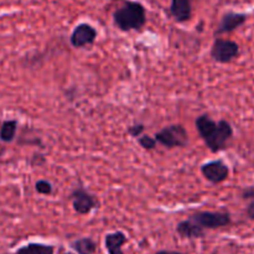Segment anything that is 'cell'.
I'll return each mask as SVG.
<instances>
[{
  "mask_svg": "<svg viewBox=\"0 0 254 254\" xmlns=\"http://www.w3.org/2000/svg\"><path fill=\"white\" fill-rule=\"evenodd\" d=\"M195 126L206 146L212 153L225 150L233 136V129L230 122L225 119L215 122L210 118L208 114H202L198 117L195 122Z\"/></svg>",
  "mask_w": 254,
  "mask_h": 254,
  "instance_id": "1",
  "label": "cell"
},
{
  "mask_svg": "<svg viewBox=\"0 0 254 254\" xmlns=\"http://www.w3.org/2000/svg\"><path fill=\"white\" fill-rule=\"evenodd\" d=\"M113 21L122 31L140 30L146 22V10L141 2L128 0L113 12Z\"/></svg>",
  "mask_w": 254,
  "mask_h": 254,
  "instance_id": "2",
  "label": "cell"
},
{
  "mask_svg": "<svg viewBox=\"0 0 254 254\" xmlns=\"http://www.w3.org/2000/svg\"><path fill=\"white\" fill-rule=\"evenodd\" d=\"M155 139L159 144L168 149L184 148L189 143V134L185 127L181 124H171L158 131Z\"/></svg>",
  "mask_w": 254,
  "mask_h": 254,
  "instance_id": "3",
  "label": "cell"
},
{
  "mask_svg": "<svg viewBox=\"0 0 254 254\" xmlns=\"http://www.w3.org/2000/svg\"><path fill=\"white\" fill-rule=\"evenodd\" d=\"M240 45L237 42L218 37H216L211 47V57L218 64H230L240 56Z\"/></svg>",
  "mask_w": 254,
  "mask_h": 254,
  "instance_id": "4",
  "label": "cell"
},
{
  "mask_svg": "<svg viewBox=\"0 0 254 254\" xmlns=\"http://www.w3.org/2000/svg\"><path fill=\"white\" fill-rule=\"evenodd\" d=\"M193 222L197 223L203 230H217V228L226 227L231 223V216L227 212H211L203 211L191 215L190 217Z\"/></svg>",
  "mask_w": 254,
  "mask_h": 254,
  "instance_id": "5",
  "label": "cell"
},
{
  "mask_svg": "<svg viewBox=\"0 0 254 254\" xmlns=\"http://www.w3.org/2000/svg\"><path fill=\"white\" fill-rule=\"evenodd\" d=\"M69 198H71L72 201L73 210L76 211L78 215H88V213H91L94 208L98 207V201L96 200V197L82 188L76 189V190L71 193Z\"/></svg>",
  "mask_w": 254,
  "mask_h": 254,
  "instance_id": "6",
  "label": "cell"
},
{
  "mask_svg": "<svg viewBox=\"0 0 254 254\" xmlns=\"http://www.w3.org/2000/svg\"><path fill=\"white\" fill-rule=\"evenodd\" d=\"M201 173L208 183L217 185L227 180L230 176V168L222 160H213L203 164L201 166Z\"/></svg>",
  "mask_w": 254,
  "mask_h": 254,
  "instance_id": "7",
  "label": "cell"
},
{
  "mask_svg": "<svg viewBox=\"0 0 254 254\" xmlns=\"http://www.w3.org/2000/svg\"><path fill=\"white\" fill-rule=\"evenodd\" d=\"M97 39V30L87 22L77 25L71 34L69 42L76 49H82L87 45H92Z\"/></svg>",
  "mask_w": 254,
  "mask_h": 254,
  "instance_id": "8",
  "label": "cell"
},
{
  "mask_svg": "<svg viewBox=\"0 0 254 254\" xmlns=\"http://www.w3.org/2000/svg\"><path fill=\"white\" fill-rule=\"evenodd\" d=\"M247 19H248L247 14H243V12L227 11L226 14H223L217 29L215 30V36H220V35L230 34V32L235 31V30H237L238 27L242 26V25L247 21Z\"/></svg>",
  "mask_w": 254,
  "mask_h": 254,
  "instance_id": "9",
  "label": "cell"
},
{
  "mask_svg": "<svg viewBox=\"0 0 254 254\" xmlns=\"http://www.w3.org/2000/svg\"><path fill=\"white\" fill-rule=\"evenodd\" d=\"M170 14L178 22L189 21L192 15L191 0H171Z\"/></svg>",
  "mask_w": 254,
  "mask_h": 254,
  "instance_id": "10",
  "label": "cell"
},
{
  "mask_svg": "<svg viewBox=\"0 0 254 254\" xmlns=\"http://www.w3.org/2000/svg\"><path fill=\"white\" fill-rule=\"evenodd\" d=\"M176 232L184 238L188 240H196V238L205 237L206 231L201 228L196 222H193L191 218H188L185 221H181L176 227Z\"/></svg>",
  "mask_w": 254,
  "mask_h": 254,
  "instance_id": "11",
  "label": "cell"
},
{
  "mask_svg": "<svg viewBox=\"0 0 254 254\" xmlns=\"http://www.w3.org/2000/svg\"><path fill=\"white\" fill-rule=\"evenodd\" d=\"M106 248L108 254H124L122 251V247L127 243V236L122 231H117V232L108 233L106 236Z\"/></svg>",
  "mask_w": 254,
  "mask_h": 254,
  "instance_id": "12",
  "label": "cell"
},
{
  "mask_svg": "<svg viewBox=\"0 0 254 254\" xmlns=\"http://www.w3.org/2000/svg\"><path fill=\"white\" fill-rule=\"evenodd\" d=\"M55 248L49 245H42V243H29L26 246H22L15 252V254H54Z\"/></svg>",
  "mask_w": 254,
  "mask_h": 254,
  "instance_id": "13",
  "label": "cell"
},
{
  "mask_svg": "<svg viewBox=\"0 0 254 254\" xmlns=\"http://www.w3.org/2000/svg\"><path fill=\"white\" fill-rule=\"evenodd\" d=\"M17 122L14 119L5 121L0 127V140L2 143H11L16 136Z\"/></svg>",
  "mask_w": 254,
  "mask_h": 254,
  "instance_id": "14",
  "label": "cell"
},
{
  "mask_svg": "<svg viewBox=\"0 0 254 254\" xmlns=\"http://www.w3.org/2000/svg\"><path fill=\"white\" fill-rule=\"evenodd\" d=\"M72 248L78 254H94L97 245L91 238H79L72 243Z\"/></svg>",
  "mask_w": 254,
  "mask_h": 254,
  "instance_id": "15",
  "label": "cell"
},
{
  "mask_svg": "<svg viewBox=\"0 0 254 254\" xmlns=\"http://www.w3.org/2000/svg\"><path fill=\"white\" fill-rule=\"evenodd\" d=\"M35 190H36L40 195H51L52 184L47 180H39L35 184Z\"/></svg>",
  "mask_w": 254,
  "mask_h": 254,
  "instance_id": "16",
  "label": "cell"
},
{
  "mask_svg": "<svg viewBox=\"0 0 254 254\" xmlns=\"http://www.w3.org/2000/svg\"><path fill=\"white\" fill-rule=\"evenodd\" d=\"M138 143L140 144V146L145 150H154L156 148V139L151 138L149 135H141L138 138Z\"/></svg>",
  "mask_w": 254,
  "mask_h": 254,
  "instance_id": "17",
  "label": "cell"
},
{
  "mask_svg": "<svg viewBox=\"0 0 254 254\" xmlns=\"http://www.w3.org/2000/svg\"><path fill=\"white\" fill-rule=\"evenodd\" d=\"M144 129H145L144 124H133V126H130L128 128V134L130 136H133V138H139V136H141V134H143Z\"/></svg>",
  "mask_w": 254,
  "mask_h": 254,
  "instance_id": "18",
  "label": "cell"
},
{
  "mask_svg": "<svg viewBox=\"0 0 254 254\" xmlns=\"http://www.w3.org/2000/svg\"><path fill=\"white\" fill-rule=\"evenodd\" d=\"M243 198H254V188H247L242 191Z\"/></svg>",
  "mask_w": 254,
  "mask_h": 254,
  "instance_id": "19",
  "label": "cell"
},
{
  "mask_svg": "<svg viewBox=\"0 0 254 254\" xmlns=\"http://www.w3.org/2000/svg\"><path fill=\"white\" fill-rule=\"evenodd\" d=\"M246 211H247L248 217H250L251 220L254 221V200L250 203V205L247 206V210H246Z\"/></svg>",
  "mask_w": 254,
  "mask_h": 254,
  "instance_id": "20",
  "label": "cell"
},
{
  "mask_svg": "<svg viewBox=\"0 0 254 254\" xmlns=\"http://www.w3.org/2000/svg\"><path fill=\"white\" fill-rule=\"evenodd\" d=\"M155 254H185V253L173 252V251H160V252H158V253H155Z\"/></svg>",
  "mask_w": 254,
  "mask_h": 254,
  "instance_id": "21",
  "label": "cell"
},
{
  "mask_svg": "<svg viewBox=\"0 0 254 254\" xmlns=\"http://www.w3.org/2000/svg\"><path fill=\"white\" fill-rule=\"evenodd\" d=\"M62 254H73V253H71V252H67V253H62Z\"/></svg>",
  "mask_w": 254,
  "mask_h": 254,
  "instance_id": "22",
  "label": "cell"
}]
</instances>
